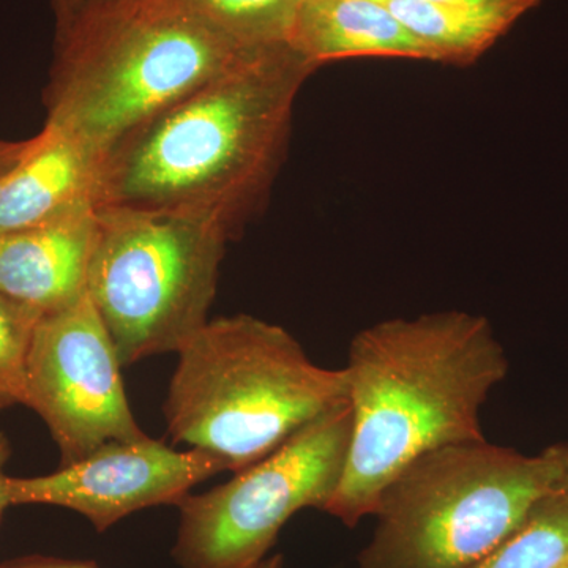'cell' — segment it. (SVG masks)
<instances>
[{"mask_svg":"<svg viewBox=\"0 0 568 568\" xmlns=\"http://www.w3.org/2000/svg\"><path fill=\"white\" fill-rule=\"evenodd\" d=\"M315 70L291 44L250 51L108 149L97 207L185 216L237 237L267 201Z\"/></svg>","mask_w":568,"mask_h":568,"instance_id":"obj_1","label":"cell"},{"mask_svg":"<svg viewBox=\"0 0 568 568\" xmlns=\"http://www.w3.org/2000/svg\"><path fill=\"white\" fill-rule=\"evenodd\" d=\"M345 368L353 435L323 511L355 528L410 463L487 439L481 409L508 358L487 317L448 310L369 325L351 342Z\"/></svg>","mask_w":568,"mask_h":568,"instance_id":"obj_2","label":"cell"},{"mask_svg":"<svg viewBox=\"0 0 568 568\" xmlns=\"http://www.w3.org/2000/svg\"><path fill=\"white\" fill-rule=\"evenodd\" d=\"M253 50L181 0L82 3L58 29L47 122L104 156L126 133Z\"/></svg>","mask_w":568,"mask_h":568,"instance_id":"obj_3","label":"cell"},{"mask_svg":"<svg viewBox=\"0 0 568 568\" xmlns=\"http://www.w3.org/2000/svg\"><path fill=\"white\" fill-rule=\"evenodd\" d=\"M163 413L178 443L245 469L349 403L346 368L316 365L282 325L216 317L179 351Z\"/></svg>","mask_w":568,"mask_h":568,"instance_id":"obj_4","label":"cell"},{"mask_svg":"<svg viewBox=\"0 0 568 568\" xmlns=\"http://www.w3.org/2000/svg\"><path fill=\"white\" fill-rule=\"evenodd\" d=\"M559 488L552 446L534 457L488 439L437 448L383 489L357 568L474 567Z\"/></svg>","mask_w":568,"mask_h":568,"instance_id":"obj_5","label":"cell"},{"mask_svg":"<svg viewBox=\"0 0 568 568\" xmlns=\"http://www.w3.org/2000/svg\"><path fill=\"white\" fill-rule=\"evenodd\" d=\"M100 237L88 278L122 366L175 353L207 323L227 234L213 224L97 207Z\"/></svg>","mask_w":568,"mask_h":568,"instance_id":"obj_6","label":"cell"},{"mask_svg":"<svg viewBox=\"0 0 568 568\" xmlns=\"http://www.w3.org/2000/svg\"><path fill=\"white\" fill-rule=\"evenodd\" d=\"M351 405L306 425L226 484L179 503L173 549L182 568H252L267 558L283 526L304 508L324 510L345 473Z\"/></svg>","mask_w":568,"mask_h":568,"instance_id":"obj_7","label":"cell"},{"mask_svg":"<svg viewBox=\"0 0 568 568\" xmlns=\"http://www.w3.org/2000/svg\"><path fill=\"white\" fill-rule=\"evenodd\" d=\"M121 366L89 294L41 317L29 353L24 405L50 428L62 466L104 444L148 436L130 409Z\"/></svg>","mask_w":568,"mask_h":568,"instance_id":"obj_8","label":"cell"},{"mask_svg":"<svg viewBox=\"0 0 568 568\" xmlns=\"http://www.w3.org/2000/svg\"><path fill=\"white\" fill-rule=\"evenodd\" d=\"M223 470L226 465L215 455L197 448L178 452L145 436L104 444L50 476L9 477L7 493L10 506L70 508L104 532L134 511L179 506L190 489Z\"/></svg>","mask_w":568,"mask_h":568,"instance_id":"obj_9","label":"cell"},{"mask_svg":"<svg viewBox=\"0 0 568 568\" xmlns=\"http://www.w3.org/2000/svg\"><path fill=\"white\" fill-rule=\"evenodd\" d=\"M103 155L44 123L20 162L0 178V235L97 207Z\"/></svg>","mask_w":568,"mask_h":568,"instance_id":"obj_10","label":"cell"},{"mask_svg":"<svg viewBox=\"0 0 568 568\" xmlns=\"http://www.w3.org/2000/svg\"><path fill=\"white\" fill-rule=\"evenodd\" d=\"M100 237L97 207L0 235V294L47 313L88 294Z\"/></svg>","mask_w":568,"mask_h":568,"instance_id":"obj_11","label":"cell"},{"mask_svg":"<svg viewBox=\"0 0 568 568\" xmlns=\"http://www.w3.org/2000/svg\"><path fill=\"white\" fill-rule=\"evenodd\" d=\"M290 44L316 69L364 58L435 62L381 0H304Z\"/></svg>","mask_w":568,"mask_h":568,"instance_id":"obj_12","label":"cell"},{"mask_svg":"<svg viewBox=\"0 0 568 568\" xmlns=\"http://www.w3.org/2000/svg\"><path fill=\"white\" fill-rule=\"evenodd\" d=\"M432 51L436 63L470 65L487 54L519 20L497 11L436 0H381Z\"/></svg>","mask_w":568,"mask_h":568,"instance_id":"obj_13","label":"cell"},{"mask_svg":"<svg viewBox=\"0 0 568 568\" xmlns=\"http://www.w3.org/2000/svg\"><path fill=\"white\" fill-rule=\"evenodd\" d=\"M568 559V488L541 497L480 562L470 568H556Z\"/></svg>","mask_w":568,"mask_h":568,"instance_id":"obj_14","label":"cell"},{"mask_svg":"<svg viewBox=\"0 0 568 568\" xmlns=\"http://www.w3.org/2000/svg\"><path fill=\"white\" fill-rule=\"evenodd\" d=\"M201 20L246 48L290 44L304 0H181Z\"/></svg>","mask_w":568,"mask_h":568,"instance_id":"obj_15","label":"cell"},{"mask_svg":"<svg viewBox=\"0 0 568 568\" xmlns=\"http://www.w3.org/2000/svg\"><path fill=\"white\" fill-rule=\"evenodd\" d=\"M43 313L0 294V410L24 405L33 335Z\"/></svg>","mask_w":568,"mask_h":568,"instance_id":"obj_16","label":"cell"},{"mask_svg":"<svg viewBox=\"0 0 568 568\" xmlns=\"http://www.w3.org/2000/svg\"><path fill=\"white\" fill-rule=\"evenodd\" d=\"M436 2L452 3V6L467 7V9L497 11L510 14L521 20L530 10L536 9L541 0H436Z\"/></svg>","mask_w":568,"mask_h":568,"instance_id":"obj_17","label":"cell"},{"mask_svg":"<svg viewBox=\"0 0 568 568\" xmlns=\"http://www.w3.org/2000/svg\"><path fill=\"white\" fill-rule=\"evenodd\" d=\"M0 568H100L91 560H71L59 558H44V556H31V558H21L9 560L2 564Z\"/></svg>","mask_w":568,"mask_h":568,"instance_id":"obj_18","label":"cell"},{"mask_svg":"<svg viewBox=\"0 0 568 568\" xmlns=\"http://www.w3.org/2000/svg\"><path fill=\"white\" fill-rule=\"evenodd\" d=\"M29 145H31V140L22 142L0 141V178L9 173L11 168L20 162Z\"/></svg>","mask_w":568,"mask_h":568,"instance_id":"obj_19","label":"cell"},{"mask_svg":"<svg viewBox=\"0 0 568 568\" xmlns=\"http://www.w3.org/2000/svg\"><path fill=\"white\" fill-rule=\"evenodd\" d=\"M10 458V444L3 433H0V517L3 510L10 506L9 493H7V481L9 477L3 474V466L7 465Z\"/></svg>","mask_w":568,"mask_h":568,"instance_id":"obj_20","label":"cell"},{"mask_svg":"<svg viewBox=\"0 0 568 568\" xmlns=\"http://www.w3.org/2000/svg\"><path fill=\"white\" fill-rule=\"evenodd\" d=\"M52 3H54L55 14H58V29L69 24L71 18L80 9V0H52Z\"/></svg>","mask_w":568,"mask_h":568,"instance_id":"obj_21","label":"cell"},{"mask_svg":"<svg viewBox=\"0 0 568 568\" xmlns=\"http://www.w3.org/2000/svg\"><path fill=\"white\" fill-rule=\"evenodd\" d=\"M560 463V488H568V443L552 446Z\"/></svg>","mask_w":568,"mask_h":568,"instance_id":"obj_22","label":"cell"},{"mask_svg":"<svg viewBox=\"0 0 568 568\" xmlns=\"http://www.w3.org/2000/svg\"><path fill=\"white\" fill-rule=\"evenodd\" d=\"M252 568H283V556H267V558H264L260 564H256V566Z\"/></svg>","mask_w":568,"mask_h":568,"instance_id":"obj_23","label":"cell"},{"mask_svg":"<svg viewBox=\"0 0 568 568\" xmlns=\"http://www.w3.org/2000/svg\"><path fill=\"white\" fill-rule=\"evenodd\" d=\"M556 568H568V559L564 560V562L559 564V566Z\"/></svg>","mask_w":568,"mask_h":568,"instance_id":"obj_24","label":"cell"},{"mask_svg":"<svg viewBox=\"0 0 568 568\" xmlns=\"http://www.w3.org/2000/svg\"><path fill=\"white\" fill-rule=\"evenodd\" d=\"M88 2H95V0H80V7L82 6V3H88ZM80 10V9H78Z\"/></svg>","mask_w":568,"mask_h":568,"instance_id":"obj_25","label":"cell"}]
</instances>
